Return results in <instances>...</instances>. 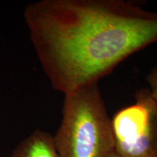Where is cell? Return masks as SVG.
I'll list each match as a JSON object with an SVG mask.
<instances>
[{
	"label": "cell",
	"instance_id": "obj_2",
	"mask_svg": "<svg viewBox=\"0 0 157 157\" xmlns=\"http://www.w3.org/2000/svg\"><path fill=\"white\" fill-rule=\"evenodd\" d=\"M53 138L60 157H109L115 151L111 119L98 84L65 95Z\"/></svg>",
	"mask_w": 157,
	"mask_h": 157
},
{
	"label": "cell",
	"instance_id": "obj_3",
	"mask_svg": "<svg viewBox=\"0 0 157 157\" xmlns=\"http://www.w3.org/2000/svg\"><path fill=\"white\" fill-rule=\"evenodd\" d=\"M115 152L120 157H157V102L148 88L137 90L135 103L111 119Z\"/></svg>",
	"mask_w": 157,
	"mask_h": 157
},
{
	"label": "cell",
	"instance_id": "obj_1",
	"mask_svg": "<svg viewBox=\"0 0 157 157\" xmlns=\"http://www.w3.org/2000/svg\"><path fill=\"white\" fill-rule=\"evenodd\" d=\"M23 17L51 86L64 95L98 84L157 42V13L135 1L41 0Z\"/></svg>",
	"mask_w": 157,
	"mask_h": 157
},
{
	"label": "cell",
	"instance_id": "obj_6",
	"mask_svg": "<svg viewBox=\"0 0 157 157\" xmlns=\"http://www.w3.org/2000/svg\"><path fill=\"white\" fill-rule=\"evenodd\" d=\"M109 157H120V156H119V155H118V154H117V153H116V152L114 151V152H113V154H111V156H110Z\"/></svg>",
	"mask_w": 157,
	"mask_h": 157
},
{
	"label": "cell",
	"instance_id": "obj_5",
	"mask_svg": "<svg viewBox=\"0 0 157 157\" xmlns=\"http://www.w3.org/2000/svg\"><path fill=\"white\" fill-rule=\"evenodd\" d=\"M146 82L148 84L151 95L157 102V66L151 70L146 76Z\"/></svg>",
	"mask_w": 157,
	"mask_h": 157
},
{
	"label": "cell",
	"instance_id": "obj_4",
	"mask_svg": "<svg viewBox=\"0 0 157 157\" xmlns=\"http://www.w3.org/2000/svg\"><path fill=\"white\" fill-rule=\"evenodd\" d=\"M10 157H60L55 146L52 135L36 129L17 145Z\"/></svg>",
	"mask_w": 157,
	"mask_h": 157
}]
</instances>
